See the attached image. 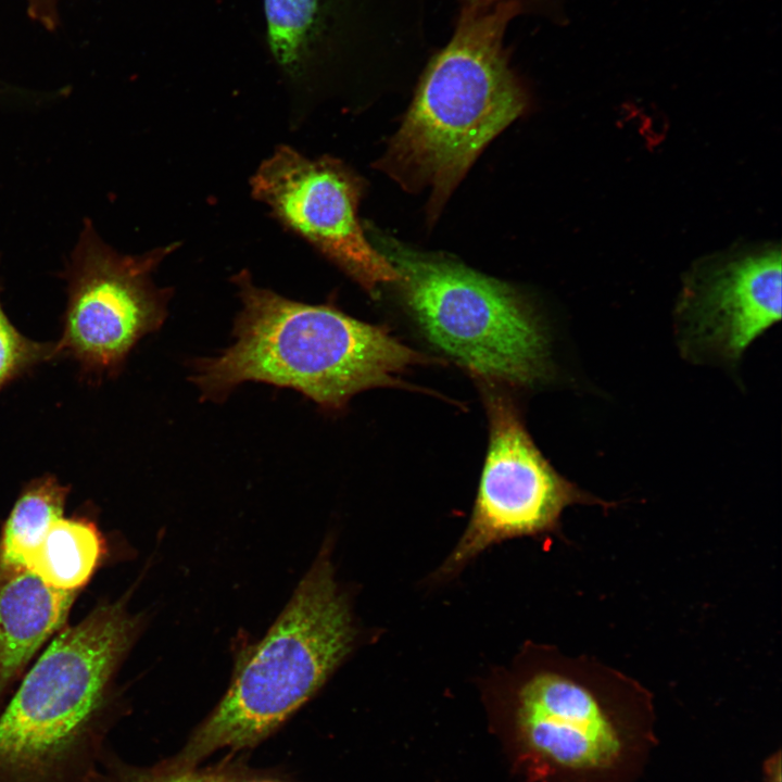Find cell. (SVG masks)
<instances>
[{
	"mask_svg": "<svg viewBox=\"0 0 782 782\" xmlns=\"http://www.w3.org/2000/svg\"><path fill=\"white\" fill-rule=\"evenodd\" d=\"M508 2L463 5L444 48L429 62L412 105L377 166L408 191L428 188L436 216L484 147L525 110L504 48Z\"/></svg>",
	"mask_w": 782,
	"mask_h": 782,
	"instance_id": "1",
	"label": "cell"
},
{
	"mask_svg": "<svg viewBox=\"0 0 782 782\" xmlns=\"http://www.w3.org/2000/svg\"><path fill=\"white\" fill-rule=\"evenodd\" d=\"M242 311L236 341L216 357L201 360L192 377L204 396H224L241 382L289 387L325 408H340L360 391L399 383L425 355L389 330L328 305H310L236 277Z\"/></svg>",
	"mask_w": 782,
	"mask_h": 782,
	"instance_id": "2",
	"label": "cell"
},
{
	"mask_svg": "<svg viewBox=\"0 0 782 782\" xmlns=\"http://www.w3.org/2000/svg\"><path fill=\"white\" fill-rule=\"evenodd\" d=\"M121 602L64 629L0 711V782H88L112 676L138 632Z\"/></svg>",
	"mask_w": 782,
	"mask_h": 782,
	"instance_id": "3",
	"label": "cell"
},
{
	"mask_svg": "<svg viewBox=\"0 0 782 782\" xmlns=\"http://www.w3.org/2000/svg\"><path fill=\"white\" fill-rule=\"evenodd\" d=\"M329 552L324 545L265 636L242 651L188 759L258 742L306 703L350 653L355 629Z\"/></svg>",
	"mask_w": 782,
	"mask_h": 782,
	"instance_id": "4",
	"label": "cell"
},
{
	"mask_svg": "<svg viewBox=\"0 0 782 782\" xmlns=\"http://www.w3.org/2000/svg\"><path fill=\"white\" fill-rule=\"evenodd\" d=\"M371 238L395 269L405 304L434 346L489 381L530 386L544 377L545 338L513 288L386 235Z\"/></svg>",
	"mask_w": 782,
	"mask_h": 782,
	"instance_id": "5",
	"label": "cell"
},
{
	"mask_svg": "<svg viewBox=\"0 0 782 782\" xmlns=\"http://www.w3.org/2000/svg\"><path fill=\"white\" fill-rule=\"evenodd\" d=\"M168 252L122 254L85 219L62 273L67 301L58 358L74 361L91 379L118 374L137 342L165 319L167 294L151 275Z\"/></svg>",
	"mask_w": 782,
	"mask_h": 782,
	"instance_id": "6",
	"label": "cell"
},
{
	"mask_svg": "<svg viewBox=\"0 0 782 782\" xmlns=\"http://www.w3.org/2000/svg\"><path fill=\"white\" fill-rule=\"evenodd\" d=\"M484 398L488 452L468 526L440 568L441 577L456 573L493 544L555 530L569 505L603 503L551 466L508 396L488 389Z\"/></svg>",
	"mask_w": 782,
	"mask_h": 782,
	"instance_id": "7",
	"label": "cell"
},
{
	"mask_svg": "<svg viewBox=\"0 0 782 782\" xmlns=\"http://www.w3.org/2000/svg\"><path fill=\"white\" fill-rule=\"evenodd\" d=\"M600 686L584 671L544 669L519 688L516 735L539 773L597 777L625 764L633 737Z\"/></svg>",
	"mask_w": 782,
	"mask_h": 782,
	"instance_id": "8",
	"label": "cell"
},
{
	"mask_svg": "<svg viewBox=\"0 0 782 782\" xmlns=\"http://www.w3.org/2000/svg\"><path fill=\"white\" fill-rule=\"evenodd\" d=\"M251 186L281 223L366 290L396 282L395 269L366 239L357 220L361 182L340 162L312 160L280 147L262 163Z\"/></svg>",
	"mask_w": 782,
	"mask_h": 782,
	"instance_id": "9",
	"label": "cell"
},
{
	"mask_svg": "<svg viewBox=\"0 0 782 782\" xmlns=\"http://www.w3.org/2000/svg\"><path fill=\"white\" fill-rule=\"evenodd\" d=\"M390 0H263L264 46L283 80L307 90L373 43H395Z\"/></svg>",
	"mask_w": 782,
	"mask_h": 782,
	"instance_id": "10",
	"label": "cell"
},
{
	"mask_svg": "<svg viewBox=\"0 0 782 782\" xmlns=\"http://www.w3.org/2000/svg\"><path fill=\"white\" fill-rule=\"evenodd\" d=\"M691 335L728 360L781 318V253L770 250L709 268L683 301Z\"/></svg>",
	"mask_w": 782,
	"mask_h": 782,
	"instance_id": "11",
	"label": "cell"
},
{
	"mask_svg": "<svg viewBox=\"0 0 782 782\" xmlns=\"http://www.w3.org/2000/svg\"><path fill=\"white\" fill-rule=\"evenodd\" d=\"M75 596L26 567L0 562V711L25 666L66 620Z\"/></svg>",
	"mask_w": 782,
	"mask_h": 782,
	"instance_id": "12",
	"label": "cell"
},
{
	"mask_svg": "<svg viewBox=\"0 0 782 782\" xmlns=\"http://www.w3.org/2000/svg\"><path fill=\"white\" fill-rule=\"evenodd\" d=\"M102 555L103 542L93 524L61 517L51 525L26 568L53 588L77 591Z\"/></svg>",
	"mask_w": 782,
	"mask_h": 782,
	"instance_id": "13",
	"label": "cell"
},
{
	"mask_svg": "<svg viewBox=\"0 0 782 782\" xmlns=\"http://www.w3.org/2000/svg\"><path fill=\"white\" fill-rule=\"evenodd\" d=\"M68 492L70 488L52 475L27 483L3 526L0 562L27 566L51 525L63 517Z\"/></svg>",
	"mask_w": 782,
	"mask_h": 782,
	"instance_id": "14",
	"label": "cell"
},
{
	"mask_svg": "<svg viewBox=\"0 0 782 782\" xmlns=\"http://www.w3.org/2000/svg\"><path fill=\"white\" fill-rule=\"evenodd\" d=\"M56 358L55 342L35 341L20 332L7 315L0 295V392L39 365Z\"/></svg>",
	"mask_w": 782,
	"mask_h": 782,
	"instance_id": "15",
	"label": "cell"
},
{
	"mask_svg": "<svg viewBox=\"0 0 782 782\" xmlns=\"http://www.w3.org/2000/svg\"><path fill=\"white\" fill-rule=\"evenodd\" d=\"M88 782H225V780L217 775L200 773H181L166 778L122 775L106 765L103 756L99 767Z\"/></svg>",
	"mask_w": 782,
	"mask_h": 782,
	"instance_id": "16",
	"label": "cell"
},
{
	"mask_svg": "<svg viewBox=\"0 0 782 782\" xmlns=\"http://www.w3.org/2000/svg\"><path fill=\"white\" fill-rule=\"evenodd\" d=\"M61 0H27L31 17L43 26L53 28L58 24V5Z\"/></svg>",
	"mask_w": 782,
	"mask_h": 782,
	"instance_id": "17",
	"label": "cell"
},
{
	"mask_svg": "<svg viewBox=\"0 0 782 782\" xmlns=\"http://www.w3.org/2000/svg\"><path fill=\"white\" fill-rule=\"evenodd\" d=\"M463 5H477V7H491L499 3H515L519 5L521 9V12H524L526 9H530L531 3L533 0H462Z\"/></svg>",
	"mask_w": 782,
	"mask_h": 782,
	"instance_id": "18",
	"label": "cell"
},
{
	"mask_svg": "<svg viewBox=\"0 0 782 782\" xmlns=\"http://www.w3.org/2000/svg\"><path fill=\"white\" fill-rule=\"evenodd\" d=\"M766 773L768 775L769 782H780V780L775 779L777 777H780V754L778 753L775 756L771 757L766 762Z\"/></svg>",
	"mask_w": 782,
	"mask_h": 782,
	"instance_id": "19",
	"label": "cell"
}]
</instances>
